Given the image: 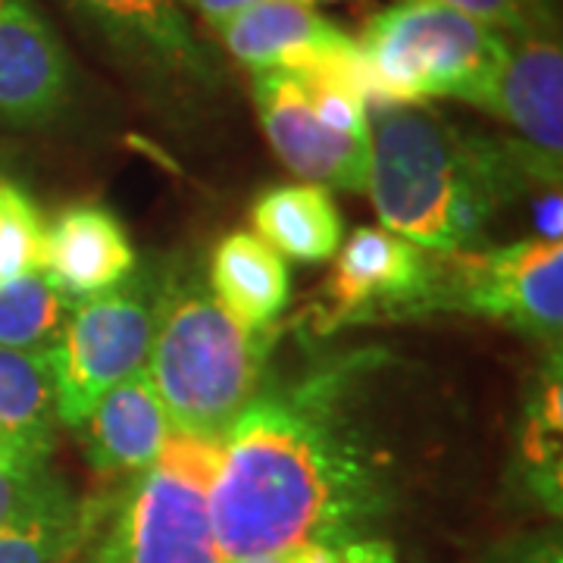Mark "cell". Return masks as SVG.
Returning a JSON list of instances; mask_svg holds the SVG:
<instances>
[{"mask_svg":"<svg viewBox=\"0 0 563 563\" xmlns=\"http://www.w3.org/2000/svg\"><path fill=\"white\" fill-rule=\"evenodd\" d=\"M85 461L103 479H125L161 461L176 435L147 366L110 388L79 426Z\"/></svg>","mask_w":563,"mask_h":563,"instance_id":"obj_14","label":"cell"},{"mask_svg":"<svg viewBox=\"0 0 563 563\" xmlns=\"http://www.w3.org/2000/svg\"><path fill=\"white\" fill-rule=\"evenodd\" d=\"M79 501L51 461H0V532L66 514Z\"/></svg>","mask_w":563,"mask_h":563,"instance_id":"obj_21","label":"cell"},{"mask_svg":"<svg viewBox=\"0 0 563 563\" xmlns=\"http://www.w3.org/2000/svg\"><path fill=\"white\" fill-rule=\"evenodd\" d=\"M81 539L79 507L0 532V563H73Z\"/></svg>","mask_w":563,"mask_h":563,"instance_id":"obj_23","label":"cell"},{"mask_svg":"<svg viewBox=\"0 0 563 563\" xmlns=\"http://www.w3.org/2000/svg\"><path fill=\"white\" fill-rule=\"evenodd\" d=\"M470 20L501 32L504 38H558V0H435Z\"/></svg>","mask_w":563,"mask_h":563,"instance_id":"obj_24","label":"cell"},{"mask_svg":"<svg viewBox=\"0 0 563 563\" xmlns=\"http://www.w3.org/2000/svg\"><path fill=\"white\" fill-rule=\"evenodd\" d=\"M47 220L20 181L0 176V288L38 273Z\"/></svg>","mask_w":563,"mask_h":563,"instance_id":"obj_22","label":"cell"},{"mask_svg":"<svg viewBox=\"0 0 563 563\" xmlns=\"http://www.w3.org/2000/svg\"><path fill=\"white\" fill-rule=\"evenodd\" d=\"M73 57L38 0H0V125H51L73 103Z\"/></svg>","mask_w":563,"mask_h":563,"instance_id":"obj_12","label":"cell"},{"mask_svg":"<svg viewBox=\"0 0 563 563\" xmlns=\"http://www.w3.org/2000/svg\"><path fill=\"white\" fill-rule=\"evenodd\" d=\"M532 185L561 188V161L520 139L463 132L426 107H369L366 191L383 229L429 254L476 251L495 213Z\"/></svg>","mask_w":563,"mask_h":563,"instance_id":"obj_2","label":"cell"},{"mask_svg":"<svg viewBox=\"0 0 563 563\" xmlns=\"http://www.w3.org/2000/svg\"><path fill=\"white\" fill-rule=\"evenodd\" d=\"M251 222L282 257L322 263L339 254L344 222L329 188L313 181L276 185L251 207Z\"/></svg>","mask_w":563,"mask_h":563,"instance_id":"obj_18","label":"cell"},{"mask_svg":"<svg viewBox=\"0 0 563 563\" xmlns=\"http://www.w3.org/2000/svg\"><path fill=\"white\" fill-rule=\"evenodd\" d=\"M429 313H463L558 347L563 329V244L544 239L435 254Z\"/></svg>","mask_w":563,"mask_h":563,"instance_id":"obj_8","label":"cell"},{"mask_svg":"<svg viewBox=\"0 0 563 563\" xmlns=\"http://www.w3.org/2000/svg\"><path fill=\"white\" fill-rule=\"evenodd\" d=\"M57 426V391L47 351L0 347V457L51 461Z\"/></svg>","mask_w":563,"mask_h":563,"instance_id":"obj_17","label":"cell"},{"mask_svg":"<svg viewBox=\"0 0 563 563\" xmlns=\"http://www.w3.org/2000/svg\"><path fill=\"white\" fill-rule=\"evenodd\" d=\"M261 0H179V7L188 13H198L210 29H217L220 22L232 20L235 13H242L247 7H254Z\"/></svg>","mask_w":563,"mask_h":563,"instance_id":"obj_28","label":"cell"},{"mask_svg":"<svg viewBox=\"0 0 563 563\" xmlns=\"http://www.w3.org/2000/svg\"><path fill=\"white\" fill-rule=\"evenodd\" d=\"M135 266L129 232L103 203H69L44 229L41 269L69 301L120 285Z\"/></svg>","mask_w":563,"mask_h":563,"instance_id":"obj_15","label":"cell"},{"mask_svg":"<svg viewBox=\"0 0 563 563\" xmlns=\"http://www.w3.org/2000/svg\"><path fill=\"white\" fill-rule=\"evenodd\" d=\"M366 85L373 103L476 107L510 54V38L435 0H398L363 25ZM369 103V107H373Z\"/></svg>","mask_w":563,"mask_h":563,"instance_id":"obj_5","label":"cell"},{"mask_svg":"<svg viewBox=\"0 0 563 563\" xmlns=\"http://www.w3.org/2000/svg\"><path fill=\"white\" fill-rule=\"evenodd\" d=\"M125 76L163 101L217 91L220 69L179 0H60Z\"/></svg>","mask_w":563,"mask_h":563,"instance_id":"obj_9","label":"cell"},{"mask_svg":"<svg viewBox=\"0 0 563 563\" xmlns=\"http://www.w3.org/2000/svg\"><path fill=\"white\" fill-rule=\"evenodd\" d=\"M536 229L539 235L536 239H544V242H561L563 232V201H561V188H544L536 201Z\"/></svg>","mask_w":563,"mask_h":563,"instance_id":"obj_27","label":"cell"},{"mask_svg":"<svg viewBox=\"0 0 563 563\" xmlns=\"http://www.w3.org/2000/svg\"><path fill=\"white\" fill-rule=\"evenodd\" d=\"M507 122L523 144L561 161L563 154V51L561 38L510 41V54L476 103Z\"/></svg>","mask_w":563,"mask_h":563,"instance_id":"obj_13","label":"cell"},{"mask_svg":"<svg viewBox=\"0 0 563 563\" xmlns=\"http://www.w3.org/2000/svg\"><path fill=\"white\" fill-rule=\"evenodd\" d=\"M276 329H247L198 269L169 266L147 357L151 383L181 435L222 442L269 369Z\"/></svg>","mask_w":563,"mask_h":563,"instance_id":"obj_3","label":"cell"},{"mask_svg":"<svg viewBox=\"0 0 563 563\" xmlns=\"http://www.w3.org/2000/svg\"><path fill=\"white\" fill-rule=\"evenodd\" d=\"M222 563H398V558L385 539H366L351 544H298Z\"/></svg>","mask_w":563,"mask_h":563,"instance_id":"obj_25","label":"cell"},{"mask_svg":"<svg viewBox=\"0 0 563 563\" xmlns=\"http://www.w3.org/2000/svg\"><path fill=\"white\" fill-rule=\"evenodd\" d=\"M383 351L266 369L220 442L210 523L222 561L383 539L401 498L398 451L376 404Z\"/></svg>","mask_w":563,"mask_h":563,"instance_id":"obj_1","label":"cell"},{"mask_svg":"<svg viewBox=\"0 0 563 563\" xmlns=\"http://www.w3.org/2000/svg\"><path fill=\"white\" fill-rule=\"evenodd\" d=\"M563 388H561V347H554L539 379L526 398V422L520 454H523L526 488L548 507L561 510V470H563Z\"/></svg>","mask_w":563,"mask_h":563,"instance_id":"obj_19","label":"cell"},{"mask_svg":"<svg viewBox=\"0 0 563 563\" xmlns=\"http://www.w3.org/2000/svg\"><path fill=\"white\" fill-rule=\"evenodd\" d=\"M495 563H563L561 539L548 536V532L536 536V539H526V542L501 551Z\"/></svg>","mask_w":563,"mask_h":563,"instance_id":"obj_26","label":"cell"},{"mask_svg":"<svg viewBox=\"0 0 563 563\" xmlns=\"http://www.w3.org/2000/svg\"><path fill=\"white\" fill-rule=\"evenodd\" d=\"M207 285L213 298L247 329H269L291 298V273L285 257L251 232H232L213 247Z\"/></svg>","mask_w":563,"mask_h":563,"instance_id":"obj_16","label":"cell"},{"mask_svg":"<svg viewBox=\"0 0 563 563\" xmlns=\"http://www.w3.org/2000/svg\"><path fill=\"white\" fill-rule=\"evenodd\" d=\"M435 276V254L388 229L363 225L339 247L325 282L329 307L322 325L426 317Z\"/></svg>","mask_w":563,"mask_h":563,"instance_id":"obj_11","label":"cell"},{"mask_svg":"<svg viewBox=\"0 0 563 563\" xmlns=\"http://www.w3.org/2000/svg\"><path fill=\"white\" fill-rule=\"evenodd\" d=\"M0 461H3V457H0Z\"/></svg>","mask_w":563,"mask_h":563,"instance_id":"obj_30","label":"cell"},{"mask_svg":"<svg viewBox=\"0 0 563 563\" xmlns=\"http://www.w3.org/2000/svg\"><path fill=\"white\" fill-rule=\"evenodd\" d=\"M169 266H135L120 285L69 307L60 339L47 351L57 420L79 429L110 388L147 366Z\"/></svg>","mask_w":563,"mask_h":563,"instance_id":"obj_6","label":"cell"},{"mask_svg":"<svg viewBox=\"0 0 563 563\" xmlns=\"http://www.w3.org/2000/svg\"><path fill=\"white\" fill-rule=\"evenodd\" d=\"M73 301L38 269L0 288V347L51 351Z\"/></svg>","mask_w":563,"mask_h":563,"instance_id":"obj_20","label":"cell"},{"mask_svg":"<svg viewBox=\"0 0 563 563\" xmlns=\"http://www.w3.org/2000/svg\"><path fill=\"white\" fill-rule=\"evenodd\" d=\"M251 91L263 135L295 176L322 188L366 191L369 91L363 81L257 73Z\"/></svg>","mask_w":563,"mask_h":563,"instance_id":"obj_7","label":"cell"},{"mask_svg":"<svg viewBox=\"0 0 563 563\" xmlns=\"http://www.w3.org/2000/svg\"><path fill=\"white\" fill-rule=\"evenodd\" d=\"M220 442L176 432L161 461L81 498L73 563H222L210 523Z\"/></svg>","mask_w":563,"mask_h":563,"instance_id":"obj_4","label":"cell"},{"mask_svg":"<svg viewBox=\"0 0 563 563\" xmlns=\"http://www.w3.org/2000/svg\"><path fill=\"white\" fill-rule=\"evenodd\" d=\"M213 32L229 57L254 76L298 73L366 85V66L357 38H351L342 25L325 20L317 7L303 0H261L235 13L232 20L220 22Z\"/></svg>","mask_w":563,"mask_h":563,"instance_id":"obj_10","label":"cell"},{"mask_svg":"<svg viewBox=\"0 0 563 563\" xmlns=\"http://www.w3.org/2000/svg\"><path fill=\"white\" fill-rule=\"evenodd\" d=\"M303 3H310V7H320V3H347V0H303Z\"/></svg>","mask_w":563,"mask_h":563,"instance_id":"obj_29","label":"cell"}]
</instances>
